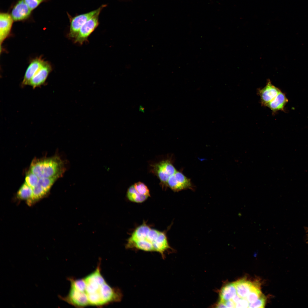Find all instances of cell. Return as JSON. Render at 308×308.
I'll return each instance as SVG.
<instances>
[{"instance_id": "e0dca14e", "label": "cell", "mask_w": 308, "mask_h": 308, "mask_svg": "<svg viewBox=\"0 0 308 308\" xmlns=\"http://www.w3.org/2000/svg\"><path fill=\"white\" fill-rule=\"evenodd\" d=\"M262 295L259 285L258 283H253V287L246 298L249 303H254Z\"/></svg>"}, {"instance_id": "5bb4252c", "label": "cell", "mask_w": 308, "mask_h": 308, "mask_svg": "<svg viewBox=\"0 0 308 308\" xmlns=\"http://www.w3.org/2000/svg\"><path fill=\"white\" fill-rule=\"evenodd\" d=\"M288 100L285 94L281 91L272 101L269 103L266 107L273 112L279 110H283Z\"/></svg>"}, {"instance_id": "9a60e30c", "label": "cell", "mask_w": 308, "mask_h": 308, "mask_svg": "<svg viewBox=\"0 0 308 308\" xmlns=\"http://www.w3.org/2000/svg\"><path fill=\"white\" fill-rule=\"evenodd\" d=\"M237 294L236 289L234 283L228 284L224 286L220 291L219 302L223 303L228 300H232Z\"/></svg>"}, {"instance_id": "30bf717a", "label": "cell", "mask_w": 308, "mask_h": 308, "mask_svg": "<svg viewBox=\"0 0 308 308\" xmlns=\"http://www.w3.org/2000/svg\"><path fill=\"white\" fill-rule=\"evenodd\" d=\"M11 16L7 13H1L0 15V51L4 41L10 33L13 23Z\"/></svg>"}, {"instance_id": "8992f818", "label": "cell", "mask_w": 308, "mask_h": 308, "mask_svg": "<svg viewBox=\"0 0 308 308\" xmlns=\"http://www.w3.org/2000/svg\"><path fill=\"white\" fill-rule=\"evenodd\" d=\"M167 184L169 187L175 191H179L192 187V185L189 179L181 172L177 171L170 177Z\"/></svg>"}, {"instance_id": "44dd1931", "label": "cell", "mask_w": 308, "mask_h": 308, "mask_svg": "<svg viewBox=\"0 0 308 308\" xmlns=\"http://www.w3.org/2000/svg\"><path fill=\"white\" fill-rule=\"evenodd\" d=\"M266 302V298L262 294L256 301L253 303H249V308H264Z\"/></svg>"}, {"instance_id": "2e32d148", "label": "cell", "mask_w": 308, "mask_h": 308, "mask_svg": "<svg viewBox=\"0 0 308 308\" xmlns=\"http://www.w3.org/2000/svg\"><path fill=\"white\" fill-rule=\"evenodd\" d=\"M127 196L130 201L137 203L143 202L149 197L139 193L136 190L134 185H132L128 188L127 193Z\"/></svg>"}, {"instance_id": "ba28073f", "label": "cell", "mask_w": 308, "mask_h": 308, "mask_svg": "<svg viewBox=\"0 0 308 308\" xmlns=\"http://www.w3.org/2000/svg\"><path fill=\"white\" fill-rule=\"evenodd\" d=\"M281 91L271 84L270 80H268L266 86L263 88L258 90V94L260 97L262 105L266 106Z\"/></svg>"}, {"instance_id": "cb8c5ba5", "label": "cell", "mask_w": 308, "mask_h": 308, "mask_svg": "<svg viewBox=\"0 0 308 308\" xmlns=\"http://www.w3.org/2000/svg\"><path fill=\"white\" fill-rule=\"evenodd\" d=\"M241 297L237 294L232 299L235 304L239 301L242 298Z\"/></svg>"}, {"instance_id": "603a6c76", "label": "cell", "mask_w": 308, "mask_h": 308, "mask_svg": "<svg viewBox=\"0 0 308 308\" xmlns=\"http://www.w3.org/2000/svg\"><path fill=\"white\" fill-rule=\"evenodd\" d=\"M249 303L246 298H242L236 304V308H248Z\"/></svg>"}, {"instance_id": "d6986e66", "label": "cell", "mask_w": 308, "mask_h": 308, "mask_svg": "<svg viewBox=\"0 0 308 308\" xmlns=\"http://www.w3.org/2000/svg\"><path fill=\"white\" fill-rule=\"evenodd\" d=\"M39 178L29 170L27 173L25 182L33 189L37 184Z\"/></svg>"}, {"instance_id": "52a82bcc", "label": "cell", "mask_w": 308, "mask_h": 308, "mask_svg": "<svg viewBox=\"0 0 308 308\" xmlns=\"http://www.w3.org/2000/svg\"><path fill=\"white\" fill-rule=\"evenodd\" d=\"M154 169L161 181L163 183H167L172 175L177 171L175 169L168 160L162 161L154 166Z\"/></svg>"}, {"instance_id": "9c48e42d", "label": "cell", "mask_w": 308, "mask_h": 308, "mask_svg": "<svg viewBox=\"0 0 308 308\" xmlns=\"http://www.w3.org/2000/svg\"><path fill=\"white\" fill-rule=\"evenodd\" d=\"M50 64L44 61L42 66L35 72L31 79L29 85L33 88L40 86L45 82L48 75L52 70Z\"/></svg>"}, {"instance_id": "4fadbf2b", "label": "cell", "mask_w": 308, "mask_h": 308, "mask_svg": "<svg viewBox=\"0 0 308 308\" xmlns=\"http://www.w3.org/2000/svg\"><path fill=\"white\" fill-rule=\"evenodd\" d=\"M237 295L242 298H246L250 291L253 283L245 279H242L234 283Z\"/></svg>"}, {"instance_id": "8fae6325", "label": "cell", "mask_w": 308, "mask_h": 308, "mask_svg": "<svg viewBox=\"0 0 308 308\" xmlns=\"http://www.w3.org/2000/svg\"><path fill=\"white\" fill-rule=\"evenodd\" d=\"M31 10L24 0H20L13 8L11 16L15 21L24 20L29 16Z\"/></svg>"}, {"instance_id": "7a4b0ae2", "label": "cell", "mask_w": 308, "mask_h": 308, "mask_svg": "<svg viewBox=\"0 0 308 308\" xmlns=\"http://www.w3.org/2000/svg\"><path fill=\"white\" fill-rule=\"evenodd\" d=\"M127 249L148 252H156L163 258L172 248L169 245L165 234L151 228L144 223L137 227L128 239L125 245Z\"/></svg>"}, {"instance_id": "6da1fadb", "label": "cell", "mask_w": 308, "mask_h": 308, "mask_svg": "<svg viewBox=\"0 0 308 308\" xmlns=\"http://www.w3.org/2000/svg\"><path fill=\"white\" fill-rule=\"evenodd\" d=\"M100 268V262L95 270L83 278L84 285L81 291H78L86 298L88 306H103L120 302L123 298L120 289L112 287L106 282Z\"/></svg>"}, {"instance_id": "7c38bea8", "label": "cell", "mask_w": 308, "mask_h": 308, "mask_svg": "<svg viewBox=\"0 0 308 308\" xmlns=\"http://www.w3.org/2000/svg\"><path fill=\"white\" fill-rule=\"evenodd\" d=\"M45 61L40 57L33 60L28 66L22 82V86L29 85L30 81L36 71L42 66Z\"/></svg>"}, {"instance_id": "ac0fdd59", "label": "cell", "mask_w": 308, "mask_h": 308, "mask_svg": "<svg viewBox=\"0 0 308 308\" xmlns=\"http://www.w3.org/2000/svg\"><path fill=\"white\" fill-rule=\"evenodd\" d=\"M33 194V189L25 182L19 189L17 194L20 198L29 201L31 198Z\"/></svg>"}, {"instance_id": "3957f363", "label": "cell", "mask_w": 308, "mask_h": 308, "mask_svg": "<svg viewBox=\"0 0 308 308\" xmlns=\"http://www.w3.org/2000/svg\"><path fill=\"white\" fill-rule=\"evenodd\" d=\"M66 170L64 161L56 156L41 159H36L32 162L30 170L39 178L57 176L59 178Z\"/></svg>"}, {"instance_id": "ffe728a7", "label": "cell", "mask_w": 308, "mask_h": 308, "mask_svg": "<svg viewBox=\"0 0 308 308\" xmlns=\"http://www.w3.org/2000/svg\"><path fill=\"white\" fill-rule=\"evenodd\" d=\"M134 186L136 191L140 194L150 196L149 189L143 183L139 182L135 183Z\"/></svg>"}, {"instance_id": "277c9868", "label": "cell", "mask_w": 308, "mask_h": 308, "mask_svg": "<svg viewBox=\"0 0 308 308\" xmlns=\"http://www.w3.org/2000/svg\"><path fill=\"white\" fill-rule=\"evenodd\" d=\"M107 5L106 4L102 5L96 9L74 17H72L68 13H67L70 23L69 31L68 34L69 37L74 39L77 36L83 25L88 19L98 12L101 11Z\"/></svg>"}, {"instance_id": "7402d4cb", "label": "cell", "mask_w": 308, "mask_h": 308, "mask_svg": "<svg viewBox=\"0 0 308 308\" xmlns=\"http://www.w3.org/2000/svg\"><path fill=\"white\" fill-rule=\"evenodd\" d=\"M46 0H24L29 8L32 10L36 8L42 2Z\"/></svg>"}, {"instance_id": "5b68a950", "label": "cell", "mask_w": 308, "mask_h": 308, "mask_svg": "<svg viewBox=\"0 0 308 308\" xmlns=\"http://www.w3.org/2000/svg\"><path fill=\"white\" fill-rule=\"evenodd\" d=\"M100 11L88 19L82 26L74 38V42L82 44L98 26Z\"/></svg>"}]
</instances>
